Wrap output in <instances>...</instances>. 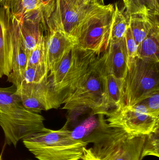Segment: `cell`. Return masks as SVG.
Returning a JSON list of instances; mask_svg holds the SVG:
<instances>
[{
    "label": "cell",
    "instance_id": "obj_1",
    "mask_svg": "<svg viewBox=\"0 0 159 160\" xmlns=\"http://www.w3.org/2000/svg\"><path fill=\"white\" fill-rule=\"evenodd\" d=\"M99 115L98 127L83 140L92 143L91 152L102 160H141L146 136H130L108 126L104 115Z\"/></svg>",
    "mask_w": 159,
    "mask_h": 160
},
{
    "label": "cell",
    "instance_id": "obj_2",
    "mask_svg": "<svg viewBox=\"0 0 159 160\" xmlns=\"http://www.w3.org/2000/svg\"><path fill=\"white\" fill-rule=\"evenodd\" d=\"M68 124L58 130L44 128L23 140V144L38 160H79L88 143L73 139Z\"/></svg>",
    "mask_w": 159,
    "mask_h": 160
},
{
    "label": "cell",
    "instance_id": "obj_3",
    "mask_svg": "<svg viewBox=\"0 0 159 160\" xmlns=\"http://www.w3.org/2000/svg\"><path fill=\"white\" fill-rule=\"evenodd\" d=\"M108 48L98 55L77 88L63 102V109L77 111L89 109L92 110L93 115L103 114L104 79L107 73Z\"/></svg>",
    "mask_w": 159,
    "mask_h": 160
},
{
    "label": "cell",
    "instance_id": "obj_4",
    "mask_svg": "<svg viewBox=\"0 0 159 160\" xmlns=\"http://www.w3.org/2000/svg\"><path fill=\"white\" fill-rule=\"evenodd\" d=\"M159 63L140 57L129 63L123 82L126 105H136L159 92Z\"/></svg>",
    "mask_w": 159,
    "mask_h": 160
},
{
    "label": "cell",
    "instance_id": "obj_5",
    "mask_svg": "<svg viewBox=\"0 0 159 160\" xmlns=\"http://www.w3.org/2000/svg\"><path fill=\"white\" fill-rule=\"evenodd\" d=\"M114 14L115 6L110 4L95 9L78 28L75 38L76 45L98 54L106 50L110 44Z\"/></svg>",
    "mask_w": 159,
    "mask_h": 160
},
{
    "label": "cell",
    "instance_id": "obj_6",
    "mask_svg": "<svg viewBox=\"0 0 159 160\" xmlns=\"http://www.w3.org/2000/svg\"><path fill=\"white\" fill-rule=\"evenodd\" d=\"M108 126L118 128L133 136H147L158 131L159 117L148 112L142 103L123 105L104 114Z\"/></svg>",
    "mask_w": 159,
    "mask_h": 160
},
{
    "label": "cell",
    "instance_id": "obj_7",
    "mask_svg": "<svg viewBox=\"0 0 159 160\" xmlns=\"http://www.w3.org/2000/svg\"><path fill=\"white\" fill-rule=\"evenodd\" d=\"M44 120L40 113L26 109L22 104L0 112V127L6 144L16 147L20 141L43 130Z\"/></svg>",
    "mask_w": 159,
    "mask_h": 160
},
{
    "label": "cell",
    "instance_id": "obj_8",
    "mask_svg": "<svg viewBox=\"0 0 159 160\" xmlns=\"http://www.w3.org/2000/svg\"><path fill=\"white\" fill-rule=\"evenodd\" d=\"M100 7L85 4L72 6L64 0H53L50 6L48 30H60L75 40L76 34L81 23Z\"/></svg>",
    "mask_w": 159,
    "mask_h": 160
},
{
    "label": "cell",
    "instance_id": "obj_9",
    "mask_svg": "<svg viewBox=\"0 0 159 160\" xmlns=\"http://www.w3.org/2000/svg\"><path fill=\"white\" fill-rule=\"evenodd\" d=\"M16 87L15 93L26 109L40 113L60 106L56 95L50 89L48 77L38 83L22 82Z\"/></svg>",
    "mask_w": 159,
    "mask_h": 160
},
{
    "label": "cell",
    "instance_id": "obj_10",
    "mask_svg": "<svg viewBox=\"0 0 159 160\" xmlns=\"http://www.w3.org/2000/svg\"><path fill=\"white\" fill-rule=\"evenodd\" d=\"M10 24H7V38L10 59L11 72L7 80L13 79L22 75L27 67L28 55L18 28L13 17Z\"/></svg>",
    "mask_w": 159,
    "mask_h": 160
},
{
    "label": "cell",
    "instance_id": "obj_11",
    "mask_svg": "<svg viewBox=\"0 0 159 160\" xmlns=\"http://www.w3.org/2000/svg\"><path fill=\"white\" fill-rule=\"evenodd\" d=\"M44 38L46 62L50 73L55 70L76 42L73 38L58 29L48 30Z\"/></svg>",
    "mask_w": 159,
    "mask_h": 160
},
{
    "label": "cell",
    "instance_id": "obj_12",
    "mask_svg": "<svg viewBox=\"0 0 159 160\" xmlns=\"http://www.w3.org/2000/svg\"><path fill=\"white\" fill-rule=\"evenodd\" d=\"M128 55L125 38L110 41L106 61L107 74L124 81L128 71Z\"/></svg>",
    "mask_w": 159,
    "mask_h": 160
},
{
    "label": "cell",
    "instance_id": "obj_13",
    "mask_svg": "<svg viewBox=\"0 0 159 160\" xmlns=\"http://www.w3.org/2000/svg\"><path fill=\"white\" fill-rule=\"evenodd\" d=\"M27 51L29 54L44 37L39 20H33L28 17L18 15L13 16Z\"/></svg>",
    "mask_w": 159,
    "mask_h": 160
},
{
    "label": "cell",
    "instance_id": "obj_14",
    "mask_svg": "<svg viewBox=\"0 0 159 160\" xmlns=\"http://www.w3.org/2000/svg\"><path fill=\"white\" fill-rule=\"evenodd\" d=\"M123 82L122 80L106 73L104 79V114L111 108L115 109L125 105Z\"/></svg>",
    "mask_w": 159,
    "mask_h": 160
},
{
    "label": "cell",
    "instance_id": "obj_15",
    "mask_svg": "<svg viewBox=\"0 0 159 160\" xmlns=\"http://www.w3.org/2000/svg\"><path fill=\"white\" fill-rule=\"evenodd\" d=\"M159 18L154 20L147 36L138 48V57L159 62Z\"/></svg>",
    "mask_w": 159,
    "mask_h": 160
},
{
    "label": "cell",
    "instance_id": "obj_16",
    "mask_svg": "<svg viewBox=\"0 0 159 160\" xmlns=\"http://www.w3.org/2000/svg\"><path fill=\"white\" fill-rule=\"evenodd\" d=\"M127 16L143 15L150 18L159 17V0H123Z\"/></svg>",
    "mask_w": 159,
    "mask_h": 160
},
{
    "label": "cell",
    "instance_id": "obj_17",
    "mask_svg": "<svg viewBox=\"0 0 159 160\" xmlns=\"http://www.w3.org/2000/svg\"><path fill=\"white\" fill-rule=\"evenodd\" d=\"M126 16L132 34L139 48L148 34L153 22L159 17L150 18L143 15Z\"/></svg>",
    "mask_w": 159,
    "mask_h": 160
},
{
    "label": "cell",
    "instance_id": "obj_18",
    "mask_svg": "<svg viewBox=\"0 0 159 160\" xmlns=\"http://www.w3.org/2000/svg\"><path fill=\"white\" fill-rule=\"evenodd\" d=\"M49 73L46 63L26 67L22 75L17 78L9 80L16 87L22 82L27 83H38L42 82L48 76Z\"/></svg>",
    "mask_w": 159,
    "mask_h": 160
},
{
    "label": "cell",
    "instance_id": "obj_19",
    "mask_svg": "<svg viewBox=\"0 0 159 160\" xmlns=\"http://www.w3.org/2000/svg\"><path fill=\"white\" fill-rule=\"evenodd\" d=\"M7 24L0 16V78L11 73L10 59L7 38Z\"/></svg>",
    "mask_w": 159,
    "mask_h": 160
},
{
    "label": "cell",
    "instance_id": "obj_20",
    "mask_svg": "<svg viewBox=\"0 0 159 160\" xmlns=\"http://www.w3.org/2000/svg\"><path fill=\"white\" fill-rule=\"evenodd\" d=\"M95 115H92L72 131V136L73 139L83 140L98 127L100 123V117L99 114L98 118H96Z\"/></svg>",
    "mask_w": 159,
    "mask_h": 160
},
{
    "label": "cell",
    "instance_id": "obj_21",
    "mask_svg": "<svg viewBox=\"0 0 159 160\" xmlns=\"http://www.w3.org/2000/svg\"><path fill=\"white\" fill-rule=\"evenodd\" d=\"M16 90L11 88H0V112H3L21 104L20 100L15 93Z\"/></svg>",
    "mask_w": 159,
    "mask_h": 160
},
{
    "label": "cell",
    "instance_id": "obj_22",
    "mask_svg": "<svg viewBox=\"0 0 159 160\" xmlns=\"http://www.w3.org/2000/svg\"><path fill=\"white\" fill-rule=\"evenodd\" d=\"M147 156L159 157V131L146 136L141 154V160Z\"/></svg>",
    "mask_w": 159,
    "mask_h": 160
},
{
    "label": "cell",
    "instance_id": "obj_23",
    "mask_svg": "<svg viewBox=\"0 0 159 160\" xmlns=\"http://www.w3.org/2000/svg\"><path fill=\"white\" fill-rule=\"evenodd\" d=\"M44 37L31 51L28 56L27 67L34 66L46 63L45 51Z\"/></svg>",
    "mask_w": 159,
    "mask_h": 160
},
{
    "label": "cell",
    "instance_id": "obj_24",
    "mask_svg": "<svg viewBox=\"0 0 159 160\" xmlns=\"http://www.w3.org/2000/svg\"><path fill=\"white\" fill-rule=\"evenodd\" d=\"M21 7L19 14L18 16H24L26 14H30L31 12L38 11L43 7L48 4L51 2H47L44 0H20Z\"/></svg>",
    "mask_w": 159,
    "mask_h": 160
},
{
    "label": "cell",
    "instance_id": "obj_25",
    "mask_svg": "<svg viewBox=\"0 0 159 160\" xmlns=\"http://www.w3.org/2000/svg\"><path fill=\"white\" fill-rule=\"evenodd\" d=\"M125 41L128 52L129 64L131 61L138 57V46L133 38L129 24L125 35Z\"/></svg>",
    "mask_w": 159,
    "mask_h": 160
},
{
    "label": "cell",
    "instance_id": "obj_26",
    "mask_svg": "<svg viewBox=\"0 0 159 160\" xmlns=\"http://www.w3.org/2000/svg\"><path fill=\"white\" fill-rule=\"evenodd\" d=\"M140 103L145 105L150 113L159 117V92L152 94Z\"/></svg>",
    "mask_w": 159,
    "mask_h": 160
},
{
    "label": "cell",
    "instance_id": "obj_27",
    "mask_svg": "<svg viewBox=\"0 0 159 160\" xmlns=\"http://www.w3.org/2000/svg\"><path fill=\"white\" fill-rule=\"evenodd\" d=\"M81 160H102L96 157L90 148H84L83 155L81 158Z\"/></svg>",
    "mask_w": 159,
    "mask_h": 160
},
{
    "label": "cell",
    "instance_id": "obj_28",
    "mask_svg": "<svg viewBox=\"0 0 159 160\" xmlns=\"http://www.w3.org/2000/svg\"><path fill=\"white\" fill-rule=\"evenodd\" d=\"M82 4L98 6H103L105 5L104 0H78L77 5Z\"/></svg>",
    "mask_w": 159,
    "mask_h": 160
},
{
    "label": "cell",
    "instance_id": "obj_29",
    "mask_svg": "<svg viewBox=\"0 0 159 160\" xmlns=\"http://www.w3.org/2000/svg\"><path fill=\"white\" fill-rule=\"evenodd\" d=\"M67 3L72 6H77L78 0H64Z\"/></svg>",
    "mask_w": 159,
    "mask_h": 160
},
{
    "label": "cell",
    "instance_id": "obj_30",
    "mask_svg": "<svg viewBox=\"0 0 159 160\" xmlns=\"http://www.w3.org/2000/svg\"><path fill=\"white\" fill-rule=\"evenodd\" d=\"M0 160H3L2 159V155H0Z\"/></svg>",
    "mask_w": 159,
    "mask_h": 160
},
{
    "label": "cell",
    "instance_id": "obj_31",
    "mask_svg": "<svg viewBox=\"0 0 159 160\" xmlns=\"http://www.w3.org/2000/svg\"><path fill=\"white\" fill-rule=\"evenodd\" d=\"M0 111H1V108H0Z\"/></svg>",
    "mask_w": 159,
    "mask_h": 160
},
{
    "label": "cell",
    "instance_id": "obj_32",
    "mask_svg": "<svg viewBox=\"0 0 159 160\" xmlns=\"http://www.w3.org/2000/svg\"><path fill=\"white\" fill-rule=\"evenodd\" d=\"M81 160V159H80V160Z\"/></svg>",
    "mask_w": 159,
    "mask_h": 160
}]
</instances>
